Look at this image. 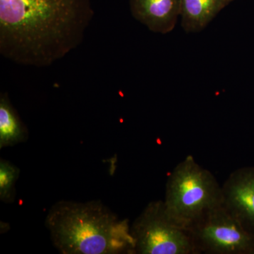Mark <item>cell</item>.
<instances>
[{
  "mask_svg": "<svg viewBox=\"0 0 254 254\" xmlns=\"http://www.w3.org/2000/svg\"><path fill=\"white\" fill-rule=\"evenodd\" d=\"M93 16L91 0H0V54L48 67L81 46Z\"/></svg>",
  "mask_w": 254,
  "mask_h": 254,
  "instance_id": "1",
  "label": "cell"
},
{
  "mask_svg": "<svg viewBox=\"0 0 254 254\" xmlns=\"http://www.w3.org/2000/svg\"><path fill=\"white\" fill-rule=\"evenodd\" d=\"M53 245L64 254H134L127 219H120L98 200H61L46 218Z\"/></svg>",
  "mask_w": 254,
  "mask_h": 254,
  "instance_id": "2",
  "label": "cell"
},
{
  "mask_svg": "<svg viewBox=\"0 0 254 254\" xmlns=\"http://www.w3.org/2000/svg\"><path fill=\"white\" fill-rule=\"evenodd\" d=\"M163 201L174 221L188 230L205 213L222 205V186L211 172L187 155L168 175Z\"/></svg>",
  "mask_w": 254,
  "mask_h": 254,
  "instance_id": "3",
  "label": "cell"
},
{
  "mask_svg": "<svg viewBox=\"0 0 254 254\" xmlns=\"http://www.w3.org/2000/svg\"><path fill=\"white\" fill-rule=\"evenodd\" d=\"M134 254H197L190 232L174 221L163 200L146 205L131 225Z\"/></svg>",
  "mask_w": 254,
  "mask_h": 254,
  "instance_id": "4",
  "label": "cell"
},
{
  "mask_svg": "<svg viewBox=\"0 0 254 254\" xmlns=\"http://www.w3.org/2000/svg\"><path fill=\"white\" fill-rule=\"evenodd\" d=\"M197 254H254V234L221 205L188 229Z\"/></svg>",
  "mask_w": 254,
  "mask_h": 254,
  "instance_id": "5",
  "label": "cell"
},
{
  "mask_svg": "<svg viewBox=\"0 0 254 254\" xmlns=\"http://www.w3.org/2000/svg\"><path fill=\"white\" fill-rule=\"evenodd\" d=\"M222 205L254 234V167H243L230 174L222 185Z\"/></svg>",
  "mask_w": 254,
  "mask_h": 254,
  "instance_id": "6",
  "label": "cell"
},
{
  "mask_svg": "<svg viewBox=\"0 0 254 254\" xmlns=\"http://www.w3.org/2000/svg\"><path fill=\"white\" fill-rule=\"evenodd\" d=\"M129 5L137 21L160 34L173 31L181 14V0H130Z\"/></svg>",
  "mask_w": 254,
  "mask_h": 254,
  "instance_id": "7",
  "label": "cell"
},
{
  "mask_svg": "<svg viewBox=\"0 0 254 254\" xmlns=\"http://www.w3.org/2000/svg\"><path fill=\"white\" fill-rule=\"evenodd\" d=\"M233 0H181V25L187 33L205 29Z\"/></svg>",
  "mask_w": 254,
  "mask_h": 254,
  "instance_id": "8",
  "label": "cell"
},
{
  "mask_svg": "<svg viewBox=\"0 0 254 254\" xmlns=\"http://www.w3.org/2000/svg\"><path fill=\"white\" fill-rule=\"evenodd\" d=\"M28 131L10 101L7 93L0 95V148L26 141Z\"/></svg>",
  "mask_w": 254,
  "mask_h": 254,
  "instance_id": "9",
  "label": "cell"
},
{
  "mask_svg": "<svg viewBox=\"0 0 254 254\" xmlns=\"http://www.w3.org/2000/svg\"><path fill=\"white\" fill-rule=\"evenodd\" d=\"M17 167L7 160L0 162V199L11 202L14 200L15 185L19 176Z\"/></svg>",
  "mask_w": 254,
  "mask_h": 254,
  "instance_id": "10",
  "label": "cell"
},
{
  "mask_svg": "<svg viewBox=\"0 0 254 254\" xmlns=\"http://www.w3.org/2000/svg\"><path fill=\"white\" fill-rule=\"evenodd\" d=\"M233 1H234V0H233Z\"/></svg>",
  "mask_w": 254,
  "mask_h": 254,
  "instance_id": "11",
  "label": "cell"
}]
</instances>
